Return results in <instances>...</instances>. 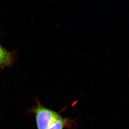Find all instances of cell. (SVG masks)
Listing matches in <instances>:
<instances>
[{"mask_svg":"<svg viewBox=\"0 0 129 129\" xmlns=\"http://www.w3.org/2000/svg\"><path fill=\"white\" fill-rule=\"evenodd\" d=\"M69 120L67 118H64L60 115L46 129H63L69 126Z\"/></svg>","mask_w":129,"mask_h":129,"instance_id":"7a4b0ae2","label":"cell"},{"mask_svg":"<svg viewBox=\"0 0 129 129\" xmlns=\"http://www.w3.org/2000/svg\"><path fill=\"white\" fill-rule=\"evenodd\" d=\"M12 60L11 55L0 45V64L9 65L11 63Z\"/></svg>","mask_w":129,"mask_h":129,"instance_id":"3957f363","label":"cell"},{"mask_svg":"<svg viewBox=\"0 0 129 129\" xmlns=\"http://www.w3.org/2000/svg\"><path fill=\"white\" fill-rule=\"evenodd\" d=\"M119 7L118 6L117 7H116V9H118L119 8Z\"/></svg>","mask_w":129,"mask_h":129,"instance_id":"277c9868","label":"cell"},{"mask_svg":"<svg viewBox=\"0 0 129 129\" xmlns=\"http://www.w3.org/2000/svg\"><path fill=\"white\" fill-rule=\"evenodd\" d=\"M34 114L37 129H46L56 118L60 115L55 111L47 108L37 101V105L32 107L28 111Z\"/></svg>","mask_w":129,"mask_h":129,"instance_id":"6da1fadb","label":"cell"}]
</instances>
